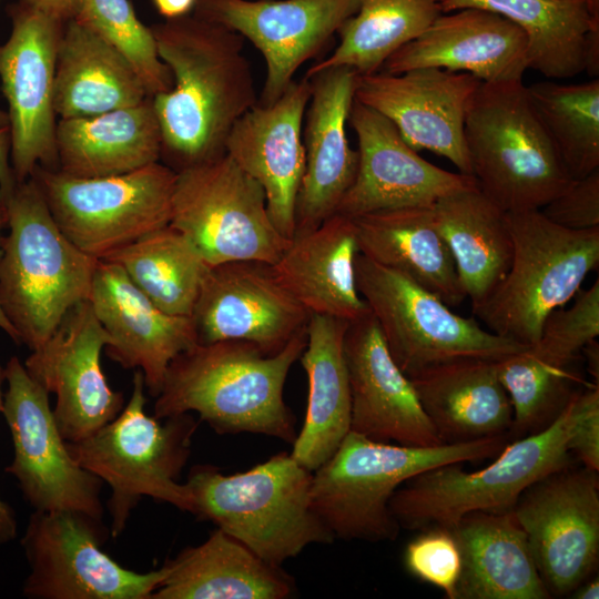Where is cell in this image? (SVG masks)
<instances>
[{"mask_svg": "<svg viewBox=\"0 0 599 599\" xmlns=\"http://www.w3.org/2000/svg\"><path fill=\"white\" fill-rule=\"evenodd\" d=\"M88 301L110 337L108 357L140 369L145 389L156 397L170 363L197 344L193 318L162 311L121 266L104 260L98 261Z\"/></svg>", "mask_w": 599, "mask_h": 599, "instance_id": "cell-24", "label": "cell"}, {"mask_svg": "<svg viewBox=\"0 0 599 599\" xmlns=\"http://www.w3.org/2000/svg\"><path fill=\"white\" fill-rule=\"evenodd\" d=\"M58 170L79 177L128 173L161 159L152 98L92 116L58 120Z\"/></svg>", "mask_w": 599, "mask_h": 599, "instance_id": "cell-32", "label": "cell"}, {"mask_svg": "<svg viewBox=\"0 0 599 599\" xmlns=\"http://www.w3.org/2000/svg\"><path fill=\"white\" fill-rule=\"evenodd\" d=\"M306 341L305 329L273 355L246 341L195 344L170 363L154 417L195 412L220 435L251 433L293 444L296 419L283 393Z\"/></svg>", "mask_w": 599, "mask_h": 599, "instance_id": "cell-2", "label": "cell"}, {"mask_svg": "<svg viewBox=\"0 0 599 599\" xmlns=\"http://www.w3.org/2000/svg\"><path fill=\"white\" fill-rule=\"evenodd\" d=\"M61 22L75 18L81 0H18Z\"/></svg>", "mask_w": 599, "mask_h": 599, "instance_id": "cell-46", "label": "cell"}, {"mask_svg": "<svg viewBox=\"0 0 599 599\" xmlns=\"http://www.w3.org/2000/svg\"><path fill=\"white\" fill-rule=\"evenodd\" d=\"M575 394L549 425L508 443L490 465L468 473L458 463L447 464L405 481L389 501L400 528H450L469 512L512 511L530 485L572 466L568 441L576 412Z\"/></svg>", "mask_w": 599, "mask_h": 599, "instance_id": "cell-7", "label": "cell"}, {"mask_svg": "<svg viewBox=\"0 0 599 599\" xmlns=\"http://www.w3.org/2000/svg\"><path fill=\"white\" fill-rule=\"evenodd\" d=\"M599 470L569 466L530 485L514 507L549 593L570 595L599 560Z\"/></svg>", "mask_w": 599, "mask_h": 599, "instance_id": "cell-16", "label": "cell"}, {"mask_svg": "<svg viewBox=\"0 0 599 599\" xmlns=\"http://www.w3.org/2000/svg\"><path fill=\"white\" fill-rule=\"evenodd\" d=\"M6 382L4 367L0 364V413L3 404L2 384ZM17 536V520L13 509L0 498V545L13 540Z\"/></svg>", "mask_w": 599, "mask_h": 599, "instance_id": "cell-48", "label": "cell"}, {"mask_svg": "<svg viewBox=\"0 0 599 599\" xmlns=\"http://www.w3.org/2000/svg\"><path fill=\"white\" fill-rule=\"evenodd\" d=\"M349 322L312 314L300 362L308 380L303 427L292 444V456L309 471L338 448L351 430V393L344 357Z\"/></svg>", "mask_w": 599, "mask_h": 599, "instance_id": "cell-33", "label": "cell"}, {"mask_svg": "<svg viewBox=\"0 0 599 599\" xmlns=\"http://www.w3.org/2000/svg\"><path fill=\"white\" fill-rule=\"evenodd\" d=\"M573 297L568 308L559 307L546 317L537 343L529 347L546 363L570 366L599 335V281Z\"/></svg>", "mask_w": 599, "mask_h": 599, "instance_id": "cell-42", "label": "cell"}, {"mask_svg": "<svg viewBox=\"0 0 599 599\" xmlns=\"http://www.w3.org/2000/svg\"><path fill=\"white\" fill-rule=\"evenodd\" d=\"M176 173L170 225L207 265L277 262L291 240L273 224L262 186L229 155Z\"/></svg>", "mask_w": 599, "mask_h": 599, "instance_id": "cell-12", "label": "cell"}, {"mask_svg": "<svg viewBox=\"0 0 599 599\" xmlns=\"http://www.w3.org/2000/svg\"><path fill=\"white\" fill-rule=\"evenodd\" d=\"M129 403L94 434L67 446L77 463L108 484L110 534L119 537L143 497L193 512L187 486L179 483L199 420L189 413L160 423L145 413L143 373L136 369Z\"/></svg>", "mask_w": 599, "mask_h": 599, "instance_id": "cell-6", "label": "cell"}, {"mask_svg": "<svg viewBox=\"0 0 599 599\" xmlns=\"http://www.w3.org/2000/svg\"><path fill=\"white\" fill-rule=\"evenodd\" d=\"M496 368L511 404L509 434L518 438L549 425L577 392L573 384L581 382L569 366L546 363L529 347L497 361Z\"/></svg>", "mask_w": 599, "mask_h": 599, "instance_id": "cell-40", "label": "cell"}, {"mask_svg": "<svg viewBox=\"0 0 599 599\" xmlns=\"http://www.w3.org/2000/svg\"><path fill=\"white\" fill-rule=\"evenodd\" d=\"M103 520L72 510L37 511L21 539L30 572L22 593L31 599H151L170 572H136L102 550Z\"/></svg>", "mask_w": 599, "mask_h": 599, "instance_id": "cell-13", "label": "cell"}, {"mask_svg": "<svg viewBox=\"0 0 599 599\" xmlns=\"http://www.w3.org/2000/svg\"><path fill=\"white\" fill-rule=\"evenodd\" d=\"M540 211L549 221L566 229L599 227V169L572 180Z\"/></svg>", "mask_w": 599, "mask_h": 599, "instance_id": "cell-44", "label": "cell"}, {"mask_svg": "<svg viewBox=\"0 0 599 599\" xmlns=\"http://www.w3.org/2000/svg\"><path fill=\"white\" fill-rule=\"evenodd\" d=\"M496 362L458 361L409 378L444 444L509 434L512 409Z\"/></svg>", "mask_w": 599, "mask_h": 599, "instance_id": "cell-30", "label": "cell"}, {"mask_svg": "<svg viewBox=\"0 0 599 599\" xmlns=\"http://www.w3.org/2000/svg\"><path fill=\"white\" fill-rule=\"evenodd\" d=\"M358 10L357 0H196L193 14L248 40L266 77L258 103H274Z\"/></svg>", "mask_w": 599, "mask_h": 599, "instance_id": "cell-17", "label": "cell"}, {"mask_svg": "<svg viewBox=\"0 0 599 599\" xmlns=\"http://www.w3.org/2000/svg\"><path fill=\"white\" fill-rule=\"evenodd\" d=\"M433 205L377 211L353 217L359 253L397 271L448 306L466 298Z\"/></svg>", "mask_w": 599, "mask_h": 599, "instance_id": "cell-31", "label": "cell"}, {"mask_svg": "<svg viewBox=\"0 0 599 599\" xmlns=\"http://www.w3.org/2000/svg\"><path fill=\"white\" fill-rule=\"evenodd\" d=\"M357 72L348 67L314 73L305 112V170L295 207V233L319 226L336 214L358 169V152L349 145L346 123L354 102Z\"/></svg>", "mask_w": 599, "mask_h": 599, "instance_id": "cell-25", "label": "cell"}, {"mask_svg": "<svg viewBox=\"0 0 599 599\" xmlns=\"http://www.w3.org/2000/svg\"><path fill=\"white\" fill-rule=\"evenodd\" d=\"M357 1V12L337 32V47L314 63L306 78L335 67H348L358 74L378 72L393 53L418 38L443 14V0Z\"/></svg>", "mask_w": 599, "mask_h": 599, "instance_id": "cell-37", "label": "cell"}, {"mask_svg": "<svg viewBox=\"0 0 599 599\" xmlns=\"http://www.w3.org/2000/svg\"><path fill=\"white\" fill-rule=\"evenodd\" d=\"M358 254L353 219L336 213L314 230L295 233L272 266L311 315L353 322L369 313L356 285Z\"/></svg>", "mask_w": 599, "mask_h": 599, "instance_id": "cell-27", "label": "cell"}, {"mask_svg": "<svg viewBox=\"0 0 599 599\" xmlns=\"http://www.w3.org/2000/svg\"><path fill=\"white\" fill-rule=\"evenodd\" d=\"M176 172L155 162L110 176L79 177L37 166V182L60 231L101 260L171 221Z\"/></svg>", "mask_w": 599, "mask_h": 599, "instance_id": "cell-11", "label": "cell"}, {"mask_svg": "<svg viewBox=\"0 0 599 599\" xmlns=\"http://www.w3.org/2000/svg\"><path fill=\"white\" fill-rule=\"evenodd\" d=\"M508 436L437 446L372 440L349 430L335 453L313 471L311 504L334 538L393 541L400 526L389 501L412 477L430 468L494 457Z\"/></svg>", "mask_w": 599, "mask_h": 599, "instance_id": "cell-4", "label": "cell"}, {"mask_svg": "<svg viewBox=\"0 0 599 599\" xmlns=\"http://www.w3.org/2000/svg\"><path fill=\"white\" fill-rule=\"evenodd\" d=\"M73 19L99 34L128 59L149 97L171 90L172 73L158 53L151 28L139 20L130 0H81Z\"/></svg>", "mask_w": 599, "mask_h": 599, "instance_id": "cell-41", "label": "cell"}, {"mask_svg": "<svg viewBox=\"0 0 599 599\" xmlns=\"http://www.w3.org/2000/svg\"><path fill=\"white\" fill-rule=\"evenodd\" d=\"M570 595L576 599H598L599 597V580L598 577H590L579 585Z\"/></svg>", "mask_w": 599, "mask_h": 599, "instance_id": "cell-51", "label": "cell"}, {"mask_svg": "<svg viewBox=\"0 0 599 599\" xmlns=\"http://www.w3.org/2000/svg\"><path fill=\"white\" fill-rule=\"evenodd\" d=\"M150 28L173 77L152 97L161 159L179 172L225 155L233 125L258 102L244 38L193 13Z\"/></svg>", "mask_w": 599, "mask_h": 599, "instance_id": "cell-1", "label": "cell"}, {"mask_svg": "<svg viewBox=\"0 0 599 599\" xmlns=\"http://www.w3.org/2000/svg\"><path fill=\"white\" fill-rule=\"evenodd\" d=\"M8 233L0 256V307L30 352L42 346L68 312L88 301L98 258L55 224L33 177L4 196Z\"/></svg>", "mask_w": 599, "mask_h": 599, "instance_id": "cell-3", "label": "cell"}, {"mask_svg": "<svg viewBox=\"0 0 599 599\" xmlns=\"http://www.w3.org/2000/svg\"><path fill=\"white\" fill-rule=\"evenodd\" d=\"M152 3L160 16L170 20L191 14L196 0H152Z\"/></svg>", "mask_w": 599, "mask_h": 599, "instance_id": "cell-49", "label": "cell"}, {"mask_svg": "<svg viewBox=\"0 0 599 599\" xmlns=\"http://www.w3.org/2000/svg\"><path fill=\"white\" fill-rule=\"evenodd\" d=\"M9 126L8 113L0 109V129Z\"/></svg>", "mask_w": 599, "mask_h": 599, "instance_id": "cell-54", "label": "cell"}, {"mask_svg": "<svg viewBox=\"0 0 599 599\" xmlns=\"http://www.w3.org/2000/svg\"><path fill=\"white\" fill-rule=\"evenodd\" d=\"M191 317L197 343L246 341L273 355L305 331L311 314L260 261L209 265Z\"/></svg>", "mask_w": 599, "mask_h": 599, "instance_id": "cell-18", "label": "cell"}, {"mask_svg": "<svg viewBox=\"0 0 599 599\" xmlns=\"http://www.w3.org/2000/svg\"><path fill=\"white\" fill-rule=\"evenodd\" d=\"M109 343L91 304L83 301L23 363L30 376L55 395L53 416L68 443L94 434L124 407L123 394L112 389L101 365Z\"/></svg>", "mask_w": 599, "mask_h": 599, "instance_id": "cell-20", "label": "cell"}, {"mask_svg": "<svg viewBox=\"0 0 599 599\" xmlns=\"http://www.w3.org/2000/svg\"><path fill=\"white\" fill-rule=\"evenodd\" d=\"M311 91L306 77L294 80L274 103L257 102L244 113L225 142V154L262 186L270 217L288 240L305 170L302 133Z\"/></svg>", "mask_w": 599, "mask_h": 599, "instance_id": "cell-22", "label": "cell"}, {"mask_svg": "<svg viewBox=\"0 0 599 599\" xmlns=\"http://www.w3.org/2000/svg\"><path fill=\"white\" fill-rule=\"evenodd\" d=\"M419 68L466 72L487 83L522 80L528 70L527 37L518 26L488 10L443 13L393 53L379 71L399 74Z\"/></svg>", "mask_w": 599, "mask_h": 599, "instance_id": "cell-26", "label": "cell"}, {"mask_svg": "<svg viewBox=\"0 0 599 599\" xmlns=\"http://www.w3.org/2000/svg\"><path fill=\"white\" fill-rule=\"evenodd\" d=\"M593 16L599 17V0H585Z\"/></svg>", "mask_w": 599, "mask_h": 599, "instance_id": "cell-53", "label": "cell"}, {"mask_svg": "<svg viewBox=\"0 0 599 599\" xmlns=\"http://www.w3.org/2000/svg\"><path fill=\"white\" fill-rule=\"evenodd\" d=\"M312 475L291 453L280 451L232 475L196 465L185 485L194 516L212 521L265 561L282 566L309 545L335 540L313 510Z\"/></svg>", "mask_w": 599, "mask_h": 599, "instance_id": "cell-5", "label": "cell"}, {"mask_svg": "<svg viewBox=\"0 0 599 599\" xmlns=\"http://www.w3.org/2000/svg\"><path fill=\"white\" fill-rule=\"evenodd\" d=\"M599 345L596 339L589 342L581 351V353H585L586 361H587V368L590 372V374L596 378L598 382V369H599Z\"/></svg>", "mask_w": 599, "mask_h": 599, "instance_id": "cell-52", "label": "cell"}, {"mask_svg": "<svg viewBox=\"0 0 599 599\" xmlns=\"http://www.w3.org/2000/svg\"><path fill=\"white\" fill-rule=\"evenodd\" d=\"M464 134L478 189L505 212L540 210L572 181L522 80L481 82Z\"/></svg>", "mask_w": 599, "mask_h": 599, "instance_id": "cell-8", "label": "cell"}, {"mask_svg": "<svg viewBox=\"0 0 599 599\" xmlns=\"http://www.w3.org/2000/svg\"><path fill=\"white\" fill-rule=\"evenodd\" d=\"M480 84L469 73L439 68L357 73L354 99L388 119L415 151L434 152L473 175L464 128Z\"/></svg>", "mask_w": 599, "mask_h": 599, "instance_id": "cell-19", "label": "cell"}, {"mask_svg": "<svg viewBox=\"0 0 599 599\" xmlns=\"http://www.w3.org/2000/svg\"><path fill=\"white\" fill-rule=\"evenodd\" d=\"M506 220L514 248L510 267L473 312L488 331L530 347L546 317L598 267L599 227L566 229L540 210L506 212Z\"/></svg>", "mask_w": 599, "mask_h": 599, "instance_id": "cell-9", "label": "cell"}, {"mask_svg": "<svg viewBox=\"0 0 599 599\" xmlns=\"http://www.w3.org/2000/svg\"><path fill=\"white\" fill-rule=\"evenodd\" d=\"M10 131L0 129V196L7 195L18 183L10 162Z\"/></svg>", "mask_w": 599, "mask_h": 599, "instance_id": "cell-47", "label": "cell"}, {"mask_svg": "<svg viewBox=\"0 0 599 599\" xmlns=\"http://www.w3.org/2000/svg\"><path fill=\"white\" fill-rule=\"evenodd\" d=\"M355 275L392 358L408 378L458 361H499L529 347L457 315L435 294L361 253Z\"/></svg>", "mask_w": 599, "mask_h": 599, "instance_id": "cell-10", "label": "cell"}, {"mask_svg": "<svg viewBox=\"0 0 599 599\" xmlns=\"http://www.w3.org/2000/svg\"><path fill=\"white\" fill-rule=\"evenodd\" d=\"M8 225V213L4 202L0 199V256H1V243H2V230ZM0 329H2L16 344L19 345L18 333L9 322L4 313L0 307Z\"/></svg>", "mask_w": 599, "mask_h": 599, "instance_id": "cell-50", "label": "cell"}, {"mask_svg": "<svg viewBox=\"0 0 599 599\" xmlns=\"http://www.w3.org/2000/svg\"><path fill=\"white\" fill-rule=\"evenodd\" d=\"M432 207L463 291L475 309L494 292L511 264L514 248L506 212L478 186L444 196Z\"/></svg>", "mask_w": 599, "mask_h": 599, "instance_id": "cell-35", "label": "cell"}, {"mask_svg": "<svg viewBox=\"0 0 599 599\" xmlns=\"http://www.w3.org/2000/svg\"><path fill=\"white\" fill-rule=\"evenodd\" d=\"M148 98L141 78L120 51L78 20L64 23L54 77L59 120L98 115Z\"/></svg>", "mask_w": 599, "mask_h": 599, "instance_id": "cell-34", "label": "cell"}, {"mask_svg": "<svg viewBox=\"0 0 599 599\" xmlns=\"http://www.w3.org/2000/svg\"><path fill=\"white\" fill-rule=\"evenodd\" d=\"M170 572L151 599H285L291 575L220 528L166 561Z\"/></svg>", "mask_w": 599, "mask_h": 599, "instance_id": "cell-29", "label": "cell"}, {"mask_svg": "<svg viewBox=\"0 0 599 599\" xmlns=\"http://www.w3.org/2000/svg\"><path fill=\"white\" fill-rule=\"evenodd\" d=\"M344 357L351 393V430L405 446L444 444L412 380L392 358L370 312L349 322Z\"/></svg>", "mask_w": 599, "mask_h": 599, "instance_id": "cell-23", "label": "cell"}, {"mask_svg": "<svg viewBox=\"0 0 599 599\" xmlns=\"http://www.w3.org/2000/svg\"><path fill=\"white\" fill-rule=\"evenodd\" d=\"M461 557L456 599H549L512 511L469 512L449 528Z\"/></svg>", "mask_w": 599, "mask_h": 599, "instance_id": "cell-28", "label": "cell"}, {"mask_svg": "<svg viewBox=\"0 0 599 599\" xmlns=\"http://www.w3.org/2000/svg\"><path fill=\"white\" fill-rule=\"evenodd\" d=\"M527 87L529 100L572 180L599 169V80Z\"/></svg>", "mask_w": 599, "mask_h": 599, "instance_id": "cell-39", "label": "cell"}, {"mask_svg": "<svg viewBox=\"0 0 599 599\" xmlns=\"http://www.w3.org/2000/svg\"><path fill=\"white\" fill-rule=\"evenodd\" d=\"M404 562L410 575L440 589L447 599H456L461 557L449 528L435 526L423 529L407 545Z\"/></svg>", "mask_w": 599, "mask_h": 599, "instance_id": "cell-43", "label": "cell"}, {"mask_svg": "<svg viewBox=\"0 0 599 599\" xmlns=\"http://www.w3.org/2000/svg\"><path fill=\"white\" fill-rule=\"evenodd\" d=\"M101 260L118 264L162 311L191 316L207 264L195 246L170 224Z\"/></svg>", "mask_w": 599, "mask_h": 599, "instance_id": "cell-38", "label": "cell"}, {"mask_svg": "<svg viewBox=\"0 0 599 599\" xmlns=\"http://www.w3.org/2000/svg\"><path fill=\"white\" fill-rule=\"evenodd\" d=\"M476 8L498 13L527 37L528 69L568 79L586 69L589 45L599 39V17L585 0H443V13Z\"/></svg>", "mask_w": 599, "mask_h": 599, "instance_id": "cell-36", "label": "cell"}, {"mask_svg": "<svg viewBox=\"0 0 599 599\" xmlns=\"http://www.w3.org/2000/svg\"><path fill=\"white\" fill-rule=\"evenodd\" d=\"M11 32L0 43V81L8 103L10 162L17 182L37 166L58 170L54 110L61 22L20 1L9 7Z\"/></svg>", "mask_w": 599, "mask_h": 599, "instance_id": "cell-15", "label": "cell"}, {"mask_svg": "<svg viewBox=\"0 0 599 599\" xmlns=\"http://www.w3.org/2000/svg\"><path fill=\"white\" fill-rule=\"evenodd\" d=\"M348 122L358 141V169L337 212L347 217L409 206H429L477 186L473 175L443 170L418 155L395 125L354 99Z\"/></svg>", "mask_w": 599, "mask_h": 599, "instance_id": "cell-21", "label": "cell"}, {"mask_svg": "<svg viewBox=\"0 0 599 599\" xmlns=\"http://www.w3.org/2000/svg\"><path fill=\"white\" fill-rule=\"evenodd\" d=\"M3 415L13 444L6 471L37 511L72 510L103 520L102 480L81 467L68 449L49 403V393L17 356L4 367Z\"/></svg>", "mask_w": 599, "mask_h": 599, "instance_id": "cell-14", "label": "cell"}, {"mask_svg": "<svg viewBox=\"0 0 599 599\" xmlns=\"http://www.w3.org/2000/svg\"><path fill=\"white\" fill-rule=\"evenodd\" d=\"M575 419L568 441L569 451L585 467L599 470V386L586 385L575 394Z\"/></svg>", "mask_w": 599, "mask_h": 599, "instance_id": "cell-45", "label": "cell"}]
</instances>
